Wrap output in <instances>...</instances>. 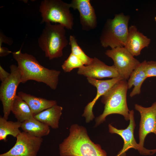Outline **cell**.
<instances>
[{
    "mask_svg": "<svg viewBox=\"0 0 156 156\" xmlns=\"http://www.w3.org/2000/svg\"><path fill=\"white\" fill-rule=\"evenodd\" d=\"M59 148L60 156H107L99 144L91 140L86 129L77 124L71 126L68 136Z\"/></svg>",
    "mask_w": 156,
    "mask_h": 156,
    "instance_id": "6da1fadb",
    "label": "cell"
},
{
    "mask_svg": "<svg viewBox=\"0 0 156 156\" xmlns=\"http://www.w3.org/2000/svg\"><path fill=\"white\" fill-rule=\"evenodd\" d=\"M123 79L120 77L106 80H99L87 78L88 82L95 87L97 89L96 96L85 107L82 116L85 118L86 123L90 122L94 118L92 112L93 108L98 99L104 94L115 84Z\"/></svg>",
    "mask_w": 156,
    "mask_h": 156,
    "instance_id": "4fadbf2b",
    "label": "cell"
},
{
    "mask_svg": "<svg viewBox=\"0 0 156 156\" xmlns=\"http://www.w3.org/2000/svg\"><path fill=\"white\" fill-rule=\"evenodd\" d=\"M151 39L139 31L132 25L129 28L128 34L125 48L133 56H138L144 48L148 47Z\"/></svg>",
    "mask_w": 156,
    "mask_h": 156,
    "instance_id": "9a60e30c",
    "label": "cell"
},
{
    "mask_svg": "<svg viewBox=\"0 0 156 156\" xmlns=\"http://www.w3.org/2000/svg\"><path fill=\"white\" fill-rule=\"evenodd\" d=\"M14 146L0 156H37L43 142L42 138L21 132L16 137Z\"/></svg>",
    "mask_w": 156,
    "mask_h": 156,
    "instance_id": "30bf717a",
    "label": "cell"
},
{
    "mask_svg": "<svg viewBox=\"0 0 156 156\" xmlns=\"http://www.w3.org/2000/svg\"><path fill=\"white\" fill-rule=\"evenodd\" d=\"M135 108L140 115L139 144L144 147L145 139L148 134L153 133L156 135V101L147 107L136 104Z\"/></svg>",
    "mask_w": 156,
    "mask_h": 156,
    "instance_id": "8fae6325",
    "label": "cell"
},
{
    "mask_svg": "<svg viewBox=\"0 0 156 156\" xmlns=\"http://www.w3.org/2000/svg\"><path fill=\"white\" fill-rule=\"evenodd\" d=\"M70 4V8L77 10L79 12L82 29L88 31L96 27L97 18L90 0H73Z\"/></svg>",
    "mask_w": 156,
    "mask_h": 156,
    "instance_id": "5bb4252c",
    "label": "cell"
},
{
    "mask_svg": "<svg viewBox=\"0 0 156 156\" xmlns=\"http://www.w3.org/2000/svg\"><path fill=\"white\" fill-rule=\"evenodd\" d=\"M38 39L39 47L50 60L62 57V50L68 44L65 27L60 24L46 23Z\"/></svg>",
    "mask_w": 156,
    "mask_h": 156,
    "instance_id": "277c9868",
    "label": "cell"
},
{
    "mask_svg": "<svg viewBox=\"0 0 156 156\" xmlns=\"http://www.w3.org/2000/svg\"><path fill=\"white\" fill-rule=\"evenodd\" d=\"M69 44L71 47V53L80 59L85 66L88 65L91 63L92 58L90 57L84 53L73 36L70 35V36Z\"/></svg>",
    "mask_w": 156,
    "mask_h": 156,
    "instance_id": "7402d4cb",
    "label": "cell"
},
{
    "mask_svg": "<svg viewBox=\"0 0 156 156\" xmlns=\"http://www.w3.org/2000/svg\"><path fill=\"white\" fill-rule=\"evenodd\" d=\"M130 17L123 13L115 15L113 19L107 20L100 37L101 46L111 49L124 47L128 32V23Z\"/></svg>",
    "mask_w": 156,
    "mask_h": 156,
    "instance_id": "5b68a950",
    "label": "cell"
},
{
    "mask_svg": "<svg viewBox=\"0 0 156 156\" xmlns=\"http://www.w3.org/2000/svg\"><path fill=\"white\" fill-rule=\"evenodd\" d=\"M18 95L28 105L34 116L57 104L56 101L48 100L19 92Z\"/></svg>",
    "mask_w": 156,
    "mask_h": 156,
    "instance_id": "2e32d148",
    "label": "cell"
},
{
    "mask_svg": "<svg viewBox=\"0 0 156 156\" xmlns=\"http://www.w3.org/2000/svg\"><path fill=\"white\" fill-rule=\"evenodd\" d=\"M146 70L147 78L156 77V61H146Z\"/></svg>",
    "mask_w": 156,
    "mask_h": 156,
    "instance_id": "cb8c5ba5",
    "label": "cell"
},
{
    "mask_svg": "<svg viewBox=\"0 0 156 156\" xmlns=\"http://www.w3.org/2000/svg\"><path fill=\"white\" fill-rule=\"evenodd\" d=\"M0 44H1L2 43L4 42L9 45H11L13 41L11 40L10 38H8V37L4 35L2 33H0Z\"/></svg>",
    "mask_w": 156,
    "mask_h": 156,
    "instance_id": "484cf974",
    "label": "cell"
},
{
    "mask_svg": "<svg viewBox=\"0 0 156 156\" xmlns=\"http://www.w3.org/2000/svg\"><path fill=\"white\" fill-rule=\"evenodd\" d=\"M77 73L87 78L95 79L120 77L114 65L108 66L96 57L92 58L89 65L79 68Z\"/></svg>",
    "mask_w": 156,
    "mask_h": 156,
    "instance_id": "7c38bea8",
    "label": "cell"
},
{
    "mask_svg": "<svg viewBox=\"0 0 156 156\" xmlns=\"http://www.w3.org/2000/svg\"><path fill=\"white\" fill-rule=\"evenodd\" d=\"M21 128L23 131L37 137L47 135L50 132L49 126L35 118L22 122Z\"/></svg>",
    "mask_w": 156,
    "mask_h": 156,
    "instance_id": "ffe728a7",
    "label": "cell"
},
{
    "mask_svg": "<svg viewBox=\"0 0 156 156\" xmlns=\"http://www.w3.org/2000/svg\"><path fill=\"white\" fill-rule=\"evenodd\" d=\"M127 83L122 79L115 84L102 96L101 102L105 105L102 114L95 119V127L103 122L106 117L112 114H121L127 121L129 120V110L127 102Z\"/></svg>",
    "mask_w": 156,
    "mask_h": 156,
    "instance_id": "3957f363",
    "label": "cell"
},
{
    "mask_svg": "<svg viewBox=\"0 0 156 156\" xmlns=\"http://www.w3.org/2000/svg\"><path fill=\"white\" fill-rule=\"evenodd\" d=\"M3 117H0V140L6 142L8 135L16 137L21 132L19 129L21 122L18 121H8Z\"/></svg>",
    "mask_w": 156,
    "mask_h": 156,
    "instance_id": "44dd1931",
    "label": "cell"
},
{
    "mask_svg": "<svg viewBox=\"0 0 156 156\" xmlns=\"http://www.w3.org/2000/svg\"><path fill=\"white\" fill-rule=\"evenodd\" d=\"M62 110V107L56 104L34 115V117L52 128L57 129Z\"/></svg>",
    "mask_w": 156,
    "mask_h": 156,
    "instance_id": "ac0fdd59",
    "label": "cell"
},
{
    "mask_svg": "<svg viewBox=\"0 0 156 156\" xmlns=\"http://www.w3.org/2000/svg\"><path fill=\"white\" fill-rule=\"evenodd\" d=\"M84 66L83 62L78 58L71 53L62 65L63 70L66 72H70L73 69L80 68Z\"/></svg>",
    "mask_w": 156,
    "mask_h": 156,
    "instance_id": "603a6c76",
    "label": "cell"
},
{
    "mask_svg": "<svg viewBox=\"0 0 156 156\" xmlns=\"http://www.w3.org/2000/svg\"><path fill=\"white\" fill-rule=\"evenodd\" d=\"M146 61L145 60L140 63L131 73L128 79V89L134 86L130 94L131 97L140 93L142 85L147 78L146 70Z\"/></svg>",
    "mask_w": 156,
    "mask_h": 156,
    "instance_id": "e0dca14e",
    "label": "cell"
},
{
    "mask_svg": "<svg viewBox=\"0 0 156 156\" xmlns=\"http://www.w3.org/2000/svg\"><path fill=\"white\" fill-rule=\"evenodd\" d=\"M129 123L126 129H119L113 127L111 124L108 125L109 132L111 133H115L119 135L124 141L122 148L116 156H126V152L130 148L137 150L141 155H152L154 154L156 152V149H147L144 147L141 146L139 144L136 142L134 135L135 124L133 110H129Z\"/></svg>",
    "mask_w": 156,
    "mask_h": 156,
    "instance_id": "ba28073f",
    "label": "cell"
},
{
    "mask_svg": "<svg viewBox=\"0 0 156 156\" xmlns=\"http://www.w3.org/2000/svg\"><path fill=\"white\" fill-rule=\"evenodd\" d=\"M11 112L17 121L21 123L34 118L28 105L18 95L14 101Z\"/></svg>",
    "mask_w": 156,
    "mask_h": 156,
    "instance_id": "d6986e66",
    "label": "cell"
},
{
    "mask_svg": "<svg viewBox=\"0 0 156 156\" xmlns=\"http://www.w3.org/2000/svg\"><path fill=\"white\" fill-rule=\"evenodd\" d=\"M155 21L156 22V16L155 17Z\"/></svg>",
    "mask_w": 156,
    "mask_h": 156,
    "instance_id": "83f0119b",
    "label": "cell"
},
{
    "mask_svg": "<svg viewBox=\"0 0 156 156\" xmlns=\"http://www.w3.org/2000/svg\"><path fill=\"white\" fill-rule=\"evenodd\" d=\"M10 75V73H8L0 66V80L1 82L7 80Z\"/></svg>",
    "mask_w": 156,
    "mask_h": 156,
    "instance_id": "d4e9b609",
    "label": "cell"
},
{
    "mask_svg": "<svg viewBox=\"0 0 156 156\" xmlns=\"http://www.w3.org/2000/svg\"><path fill=\"white\" fill-rule=\"evenodd\" d=\"M70 8V3L61 0L42 1L39 9L42 17L41 23H57L67 29H71L74 19Z\"/></svg>",
    "mask_w": 156,
    "mask_h": 156,
    "instance_id": "8992f818",
    "label": "cell"
},
{
    "mask_svg": "<svg viewBox=\"0 0 156 156\" xmlns=\"http://www.w3.org/2000/svg\"><path fill=\"white\" fill-rule=\"evenodd\" d=\"M10 75L9 78L2 82L0 87V100L3 107V117L8 120L11 112L12 107L17 94L19 84L21 83V72L17 66H10Z\"/></svg>",
    "mask_w": 156,
    "mask_h": 156,
    "instance_id": "52a82bcc",
    "label": "cell"
},
{
    "mask_svg": "<svg viewBox=\"0 0 156 156\" xmlns=\"http://www.w3.org/2000/svg\"><path fill=\"white\" fill-rule=\"evenodd\" d=\"M12 52L10 51L8 49L0 46V56L1 57H4L7 55Z\"/></svg>",
    "mask_w": 156,
    "mask_h": 156,
    "instance_id": "4316f807",
    "label": "cell"
},
{
    "mask_svg": "<svg viewBox=\"0 0 156 156\" xmlns=\"http://www.w3.org/2000/svg\"><path fill=\"white\" fill-rule=\"evenodd\" d=\"M12 53L21 73V83L33 80L43 83L51 89H56L60 73V71L44 67L40 64L33 56L22 53L21 50Z\"/></svg>",
    "mask_w": 156,
    "mask_h": 156,
    "instance_id": "7a4b0ae2",
    "label": "cell"
},
{
    "mask_svg": "<svg viewBox=\"0 0 156 156\" xmlns=\"http://www.w3.org/2000/svg\"><path fill=\"white\" fill-rule=\"evenodd\" d=\"M105 53L113 61L114 65L120 77L126 80L129 79L131 73L140 63L124 47L108 49Z\"/></svg>",
    "mask_w": 156,
    "mask_h": 156,
    "instance_id": "9c48e42d",
    "label": "cell"
}]
</instances>
